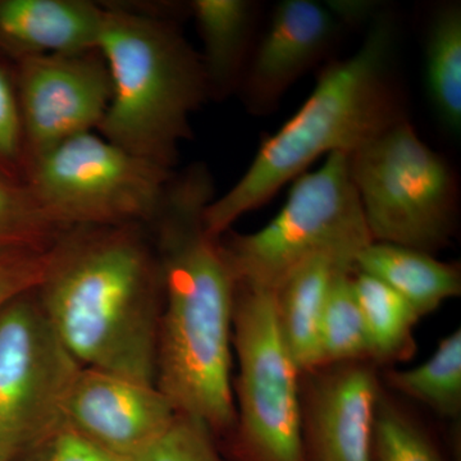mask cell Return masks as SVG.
<instances>
[{"instance_id":"10","label":"cell","mask_w":461,"mask_h":461,"mask_svg":"<svg viewBox=\"0 0 461 461\" xmlns=\"http://www.w3.org/2000/svg\"><path fill=\"white\" fill-rule=\"evenodd\" d=\"M14 77L26 167L60 142L98 129L111 103V75L99 50L23 58Z\"/></svg>"},{"instance_id":"27","label":"cell","mask_w":461,"mask_h":461,"mask_svg":"<svg viewBox=\"0 0 461 461\" xmlns=\"http://www.w3.org/2000/svg\"><path fill=\"white\" fill-rule=\"evenodd\" d=\"M30 461H135L65 426Z\"/></svg>"},{"instance_id":"7","label":"cell","mask_w":461,"mask_h":461,"mask_svg":"<svg viewBox=\"0 0 461 461\" xmlns=\"http://www.w3.org/2000/svg\"><path fill=\"white\" fill-rule=\"evenodd\" d=\"M232 384L236 424L226 439L233 461H308L303 438L300 375L275 314L273 291H236Z\"/></svg>"},{"instance_id":"15","label":"cell","mask_w":461,"mask_h":461,"mask_svg":"<svg viewBox=\"0 0 461 461\" xmlns=\"http://www.w3.org/2000/svg\"><path fill=\"white\" fill-rule=\"evenodd\" d=\"M355 272L351 260L321 253L295 267L273 291L282 339L300 375L321 368V323L330 287L341 273Z\"/></svg>"},{"instance_id":"2","label":"cell","mask_w":461,"mask_h":461,"mask_svg":"<svg viewBox=\"0 0 461 461\" xmlns=\"http://www.w3.org/2000/svg\"><path fill=\"white\" fill-rule=\"evenodd\" d=\"M142 224L75 227L51 248L36 296L85 368L156 384L163 278Z\"/></svg>"},{"instance_id":"18","label":"cell","mask_w":461,"mask_h":461,"mask_svg":"<svg viewBox=\"0 0 461 461\" xmlns=\"http://www.w3.org/2000/svg\"><path fill=\"white\" fill-rule=\"evenodd\" d=\"M424 81L437 120L447 133L461 132V5L445 3L427 29Z\"/></svg>"},{"instance_id":"23","label":"cell","mask_w":461,"mask_h":461,"mask_svg":"<svg viewBox=\"0 0 461 461\" xmlns=\"http://www.w3.org/2000/svg\"><path fill=\"white\" fill-rule=\"evenodd\" d=\"M372 461H445L427 430L382 390L373 430Z\"/></svg>"},{"instance_id":"20","label":"cell","mask_w":461,"mask_h":461,"mask_svg":"<svg viewBox=\"0 0 461 461\" xmlns=\"http://www.w3.org/2000/svg\"><path fill=\"white\" fill-rule=\"evenodd\" d=\"M388 386L426 405L445 420L461 414V330L442 339L426 362L405 371L386 372Z\"/></svg>"},{"instance_id":"13","label":"cell","mask_w":461,"mask_h":461,"mask_svg":"<svg viewBox=\"0 0 461 461\" xmlns=\"http://www.w3.org/2000/svg\"><path fill=\"white\" fill-rule=\"evenodd\" d=\"M345 27L317 0H282L254 45L239 91L251 113L264 114L329 56Z\"/></svg>"},{"instance_id":"19","label":"cell","mask_w":461,"mask_h":461,"mask_svg":"<svg viewBox=\"0 0 461 461\" xmlns=\"http://www.w3.org/2000/svg\"><path fill=\"white\" fill-rule=\"evenodd\" d=\"M357 303L372 348V362L388 364L411 359L414 354V329L420 317L405 299L384 282L354 272Z\"/></svg>"},{"instance_id":"12","label":"cell","mask_w":461,"mask_h":461,"mask_svg":"<svg viewBox=\"0 0 461 461\" xmlns=\"http://www.w3.org/2000/svg\"><path fill=\"white\" fill-rule=\"evenodd\" d=\"M176 417L156 384L85 366L65 408L66 426L135 461L166 435Z\"/></svg>"},{"instance_id":"4","label":"cell","mask_w":461,"mask_h":461,"mask_svg":"<svg viewBox=\"0 0 461 461\" xmlns=\"http://www.w3.org/2000/svg\"><path fill=\"white\" fill-rule=\"evenodd\" d=\"M104 5L98 50L112 98L96 131L117 147L173 169L190 118L209 99L202 59L167 14Z\"/></svg>"},{"instance_id":"14","label":"cell","mask_w":461,"mask_h":461,"mask_svg":"<svg viewBox=\"0 0 461 461\" xmlns=\"http://www.w3.org/2000/svg\"><path fill=\"white\" fill-rule=\"evenodd\" d=\"M103 21L90 0H0V50L17 62L98 50Z\"/></svg>"},{"instance_id":"25","label":"cell","mask_w":461,"mask_h":461,"mask_svg":"<svg viewBox=\"0 0 461 461\" xmlns=\"http://www.w3.org/2000/svg\"><path fill=\"white\" fill-rule=\"evenodd\" d=\"M139 461H224L211 429L177 414L171 429Z\"/></svg>"},{"instance_id":"11","label":"cell","mask_w":461,"mask_h":461,"mask_svg":"<svg viewBox=\"0 0 461 461\" xmlns=\"http://www.w3.org/2000/svg\"><path fill=\"white\" fill-rule=\"evenodd\" d=\"M308 461H372L381 382L375 364L321 366L300 379Z\"/></svg>"},{"instance_id":"28","label":"cell","mask_w":461,"mask_h":461,"mask_svg":"<svg viewBox=\"0 0 461 461\" xmlns=\"http://www.w3.org/2000/svg\"><path fill=\"white\" fill-rule=\"evenodd\" d=\"M326 5L342 26H360L371 23L381 14L373 0H326Z\"/></svg>"},{"instance_id":"3","label":"cell","mask_w":461,"mask_h":461,"mask_svg":"<svg viewBox=\"0 0 461 461\" xmlns=\"http://www.w3.org/2000/svg\"><path fill=\"white\" fill-rule=\"evenodd\" d=\"M396 36L393 17L381 12L357 51L321 69L302 107L260 142L244 175L205 209L212 238H222L239 218L267 204L321 157L351 154L408 118L393 72Z\"/></svg>"},{"instance_id":"5","label":"cell","mask_w":461,"mask_h":461,"mask_svg":"<svg viewBox=\"0 0 461 461\" xmlns=\"http://www.w3.org/2000/svg\"><path fill=\"white\" fill-rule=\"evenodd\" d=\"M351 180L373 242L433 254L451 241L459 181L408 118L348 154Z\"/></svg>"},{"instance_id":"17","label":"cell","mask_w":461,"mask_h":461,"mask_svg":"<svg viewBox=\"0 0 461 461\" xmlns=\"http://www.w3.org/2000/svg\"><path fill=\"white\" fill-rule=\"evenodd\" d=\"M355 271L393 288L420 318L461 294L459 264L442 262L433 254L402 245L371 242L357 256Z\"/></svg>"},{"instance_id":"22","label":"cell","mask_w":461,"mask_h":461,"mask_svg":"<svg viewBox=\"0 0 461 461\" xmlns=\"http://www.w3.org/2000/svg\"><path fill=\"white\" fill-rule=\"evenodd\" d=\"M25 184L0 177V254L14 250H50L67 232Z\"/></svg>"},{"instance_id":"6","label":"cell","mask_w":461,"mask_h":461,"mask_svg":"<svg viewBox=\"0 0 461 461\" xmlns=\"http://www.w3.org/2000/svg\"><path fill=\"white\" fill-rule=\"evenodd\" d=\"M238 285L275 291L300 263L330 253L355 264L371 244L351 180L348 154L332 153L293 181L286 202L257 232L222 241Z\"/></svg>"},{"instance_id":"24","label":"cell","mask_w":461,"mask_h":461,"mask_svg":"<svg viewBox=\"0 0 461 461\" xmlns=\"http://www.w3.org/2000/svg\"><path fill=\"white\" fill-rule=\"evenodd\" d=\"M26 162L16 77L0 62V177L25 184Z\"/></svg>"},{"instance_id":"8","label":"cell","mask_w":461,"mask_h":461,"mask_svg":"<svg viewBox=\"0 0 461 461\" xmlns=\"http://www.w3.org/2000/svg\"><path fill=\"white\" fill-rule=\"evenodd\" d=\"M173 169L94 132L60 142L26 167L25 185L66 230L150 224Z\"/></svg>"},{"instance_id":"21","label":"cell","mask_w":461,"mask_h":461,"mask_svg":"<svg viewBox=\"0 0 461 461\" xmlns=\"http://www.w3.org/2000/svg\"><path fill=\"white\" fill-rule=\"evenodd\" d=\"M354 272L339 275L330 287L321 323V366L372 362V348L357 294Z\"/></svg>"},{"instance_id":"16","label":"cell","mask_w":461,"mask_h":461,"mask_svg":"<svg viewBox=\"0 0 461 461\" xmlns=\"http://www.w3.org/2000/svg\"><path fill=\"white\" fill-rule=\"evenodd\" d=\"M209 99L222 100L239 91L253 50L259 5L253 0H193Z\"/></svg>"},{"instance_id":"1","label":"cell","mask_w":461,"mask_h":461,"mask_svg":"<svg viewBox=\"0 0 461 461\" xmlns=\"http://www.w3.org/2000/svg\"><path fill=\"white\" fill-rule=\"evenodd\" d=\"M214 182L204 163L175 175L150 226L163 278L156 386L177 414L217 441L236 424L232 330L238 281L221 239L206 232Z\"/></svg>"},{"instance_id":"9","label":"cell","mask_w":461,"mask_h":461,"mask_svg":"<svg viewBox=\"0 0 461 461\" xmlns=\"http://www.w3.org/2000/svg\"><path fill=\"white\" fill-rule=\"evenodd\" d=\"M83 368L58 338L36 290L0 308V461H30L66 426Z\"/></svg>"},{"instance_id":"26","label":"cell","mask_w":461,"mask_h":461,"mask_svg":"<svg viewBox=\"0 0 461 461\" xmlns=\"http://www.w3.org/2000/svg\"><path fill=\"white\" fill-rule=\"evenodd\" d=\"M51 260L50 250H14L0 254V308L41 286Z\"/></svg>"}]
</instances>
